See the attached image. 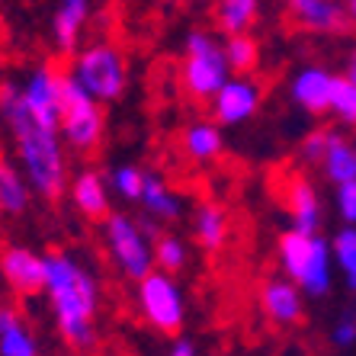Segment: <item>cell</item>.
<instances>
[{
	"label": "cell",
	"instance_id": "836d02e7",
	"mask_svg": "<svg viewBox=\"0 0 356 356\" xmlns=\"http://www.w3.org/2000/svg\"><path fill=\"white\" fill-rule=\"evenodd\" d=\"M343 74L350 77V81L356 83V45L350 49V55H347V65H343Z\"/></svg>",
	"mask_w": 356,
	"mask_h": 356
},
{
	"label": "cell",
	"instance_id": "f546056e",
	"mask_svg": "<svg viewBox=\"0 0 356 356\" xmlns=\"http://www.w3.org/2000/svg\"><path fill=\"white\" fill-rule=\"evenodd\" d=\"M331 135H334V129H324V125L305 132V138L298 141V158H302V164H315V167L321 164L324 154H327V145H331Z\"/></svg>",
	"mask_w": 356,
	"mask_h": 356
},
{
	"label": "cell",
	"instance_id": "6da1fadb",
	"mask_svg": "<svg viewBox=\"0 0 356 356\" xmlns=\"http://www.w3.org/2000/svg\"><path fill=\"white\" fill-rule=\"evenodd\" d=\"M0 119L7 125L13 151L19 158L26 180L39 199H61L71 183L67 170V145L58 125L45 122L26 106L23 87L13 81L0 83Z\"/></svg>",
	"mask_w": 356,
	"mask_h": 356
},
{
	"label": "cell",
	"instance_id": "83f0119b",
	"mask_svg": "<svg viewBox=\"0 0 356 356\" xmlns=\"http://www.w3.org/2000/svg\"><path fill=\"white\" fill-rule=\"evenodd\" d=\"M327 116H331L340 129H356V83L350 81L347 74L337 77V87H334Z\"/></svg>",
	"mask_w": 356,
	"mask_h": 356
},
{
	"label": "cell",
	"instance_id": "1f68e13d",
	"mask_svg": "<svg viewBox=\"0 0 356 356\" xmlns=\"http://www.w3.org/2000/svg\"><path fill=\"white\" fill-rule=\"evenodd\" d=\"M334 212L343 225H356V177L334 186Z\"/></svg>",
	"mask_w": 356,
	"mask_h": 356
},
{
	"label": "cell",
	"instance_id": "603a6c76",
	"mask_svg": "<svg viewBox=\"0 0 356 356\" xmlns=\"http://www.w3.org/2000/svg\"><path fill=\"white\" fill-rule=\"evenodd\" d=\"M260 3L264 0H216L212 3V19L222 35L254 33L260 23Z\"/></svg>",
	"mask_w": 356,
	"mask_h": 356
},
{
	"label": "cell",
	"instance_id": "d6986e66",
	"mask_svg": "<svg viewBox=\"0 0 356 356\" xmlns=\"http://www.w3.org/2000/svg\"><path fill=\"white\" fill-rule=\"evenodd\" d=\"M180 148L186 154V161L193 164H212V161L222 158L225 151V132L216 119H193V122L183 125L180 132Z\"/></svg>",
	"mask_w": 356,
	"mask_h": 356
},
{
	"label": "cell",
	"instance_id": "484cf974",
	"mask_svg": "<svg viewBox=\"0 0 356 356\" xmlns=\"http://www.w3.org/2000/svg\"><path fill=\"white\" fill-rule=\"evenodd\" d=\"M331 250H334V266H337L347 292H356V225H343L334 234Z\"/></svg>",
	"mask_w": 356,
	"mask_h": 356
},
{
	"label": "cell",
	"instance_id": "cb8c5ba5",
	"mask_svg": "<svg viewBox=\"0 0 356 356\" xmlns=\"http://www.w3.org/2000/svg\"><path fill=\"white\" fill-rule=\"evenodd\" d=\"M318 170H321V177L327 183H347L356 177V145L347 138V135L334 132L331 135V145H327V154H324V161L318 164Z\"/></svg>",
	"mask_w": 356,
	"mask_h": 356
},
{
	"label": "cell",
	"instance_id": "3957f363",
	"mask_svg": "<svg viewBox=\"0 0 356 356\" xmlns=\"http://www.w3.org/2000/svg\"><path fill=\"white\" fill-rule=\"evenodd\" d=\"M276 264H280V273L298 282L308 298L331 296L337 266H334L331 241L321 232L308 234L298 228H286L276 241Z\"/></svg>",
	"mask_w": 356,
	"mask_h": 356
},
{
	"label": "cell",
	"instance_id": "7a4b0ae2",
	"mask_svg": "<svg viewBox=\"0 0 356 356\" xmlns=\"http://www.w3.org/2000/svg\"><path fill=\"white\" fill-rule=\"evenodd\" d=\"M45 257V296L61 340L74 353H90L97 347V312L103 302L93 270L77 254L51 248Z\"/></svg>",
	"mask_w": 356,
	"mask_h": 356
},
{
	"label": "cell",
	"instance_id": "8fae6325",
	"mask_svg": "<svg viewBox=\"0 0 356 356\" xmlns=\"http://www.w3.org/2000/svg\"><path fill=\"white\" fill-rule=\"evenodd\" d=\"M305 292L298 282H292L286 273L266 276L257 289V302L260 312L270 324L276 327H298L302 318H305Z\"/></svg>",
	"mask_w": 356,
	"mask_h": 356
},
{
	"label": "cell",
	"instance_id": "2e32d148",
	"mask_svg": "<svg viewBox=\"0 0 356 356\" xmlns=\"http://www.w3.org/2000/svg\"><path fill=\"white\" fill-rule=\"evenodd\" d=\"M61 77H65V71H58L55 65L45 61V65H35L26 74V81L19 83L26 106L51 125H58V113H61Z\"/></svg>",
	"mask_w": 356,
	"mask_h": 356
},
{
	"label": "cell",
	"instance_id": "9c48e42d",
	"mask_svg": "<svg viewBox=\"0 0 356 356\" xmlns=\"http://www.w3.org/2000/svg\"><path fill=\"white\" fill-rule=\"evenodd\" d=\"M264 106V87L254 74H232L218 87V93L209 99V116L222 129L248 125Z\"/></svg>",
	"mask_w": 356,
	"mask_h": 356
},
{
	"label": "cell",
	"instance_id": "ffe728a7",
	"mask_svg": "<svg viewBox=\"0 0 356 356\" xmlns=\"http://www.w3.org/2000/svg\"><path fill=\"white\" fill-rule=\"evenodd\" d=\"M138 206L145 209V216H151L154 222H161V225L180 222L183 212H186L183 196L170 186V183H167L164 174H158V170H148V174H145V190H141Z\"/></svg>",
	"mask_w": 356,
	"mask_h": 356
},
{
	"label": "cell",
	"instance_id": "d590c367",
	"mask_svg": "<svg viewBox=\"0 0 356 356\" xmlns=\"http://www.w3.org/2000/svg\"><path fill=\"white\" fill-rule=\"evenodd\" d=\"M164 3H183V0H164Z\"/></svg>",
	"mask_w": 356,
	"mask_h": 356
},
{
	"label": "cell",
	"instance_id": "30bf717a",
	"mask_svg": "<svg viewBox=\"0 0 356 356\" xmlns=\"http://www.w3.org/2000/svg\"><path fill=\"white\" fill-rule=\"evenodd\" d=\"M337 77L327 65H318V61H308V65L296 67L286 83V93H289V103L305 113V116H327L331 109V97L334 87H337Z\"/></svg>",
	"mask_w": 356,
	"mask_h": 356
},
{
	"label": "cell",
	"instance_id": "4dcf8cb0",
	"mask_svg": "<svg viewBox=\"0 0 356 356\" xmlns=\"http://www.w3.org/2000/svg\"><path fill=\"white\" fill-rule=\"evenodd\" d=\"M331 343L334 347H340V350H350V347H356V312L353 308H343L337 318H334V324H331Z\"/></svg>",
	"mask_w": 356,
	"mask_h": 356
},
{
	"label": "cell",
	"instance_id": "d6a6232c",
	"mask_svg": "<svg viewBox=\"0 0 356 356\" xmlns=\"http://www.w3.org/2000/svg\"><path fill=\"white\" fill-rule=\"evenodd\" d=\"M167 356H199V350H196V343H193V340L174 337V343L167 347Z\"/></svg>",
	"mask_w": 356,
	"mask_h": 356
},
{
	"label": "cell",
	"instance_id": "ac0fdd59",
	"mask_svg": "<svg viewBox=\"0 0 356 356\" xmlns=\"http://www.w3.org/2000/svg\"><path fill=\"white\" fill-rule=\"evenodd\" d=\"M232 238V216L228 209L216 199H202L193 209V241L206 254H222L225 244Z\"/></svg>",
	"mask_w": 356,
	"mask_h": 356
},
{
	"label": "cell",
	"instance_id": "277c9868",
	"mask_svg": "<svg viewBox=\"0 0 356 356\" xmlns=\"http://www.w3.org/2000/svg\"><path fill=\"white\" fill-rule=\"evenodd\" d=\"M228 77L232 65L225 55V39L209 29H193L180 51V90L193 103H209Z\"/></svg>",
	"mask_w": 356,
	"mask_h": 356
},
{
	"label": "cell",
	"instance_id": "f1b7e54d",
	"mask_svg": "<svg viewBox=\"0 0 356 356\" xmlns=\"http://www.w3.org/2000/svg\"><path fill=\"white\" fill-rule=\"evenodd\" d=\"M145 174L138 164H116L109 170V190L125 202H141V190H145Z\"/></svg>",
	"mask_w": 356,
	"mask_h": 356
},
{
	"label": "cell",
	"instance_id": "4fadbf2b",
	"mask_svg": "<svg viewBox=\"0 0 356 356\" xmlns=\"http://www.w3.org/2000/svg\"><path fill=\"white\" fill-rule=\"evenodd\" d=\"M282 7L302 33L343 35L353 29L343 0H282Z\"/></svg>",
	"mask_w": 356,
	"mask_h": 356
},
{
	"label": "cell",
	"instance_id": "8992f818",
	"mask_svg": "<svg viewBox=\"0 0 356 356\" xmlns=\"http://www.w3.org/2000/svg\"><path fill=\"white\" fill-rule=\"evenodd\" d=\"M58 129L65 145L74 154H97L106 138V113L97 97L83 90L81 83L65 71L61 77V113Z\"/></svg>",
	"mask_w": 356,
	"mask_h": 356
},
{
	"label": "cell",
	"instance_id": "e575fe53",
	"mask_svg": "<svg viewBox=\"0 0 356 356\" xmlns=\"http://www.w3.org/2000/svg\"><path fill=\"white\" fill-rule=\"evenodd\" d=\"M343 7H347V17H350V26L356 29V0H343Z\"/></svg>",
	"mask_w": 356,
	"mask_h": 356
},
{
	"label": "cell",
	"instance_id": "7c38bea8",
	"mask_svg": "<svg viewBox=\"0 0 356 356\" xmlns=\"http://www.w3.org/2000/svg\"><path fill=\"white\" fill-rule=\"evenodd\" d=\"M0 276L13 296H39L45 292V257L26 244H3L0 248Z\"/></svg>",
	"mask_w": 356,
	"mask_h": 356
},
{
	"label": "cell",
	"instance_id": "7402d4cb",
	"mask_svg": "<svg viewBox=\"0 0 356 356\" xmlns=\"http://www.w3.org/2000/svg\"><path fill=\"white\" fill-rule=\"evenodd\" d=\"M0 356H39V340L13 305H0Z\"/></svg>",
	"mask_w": 356,
	"mask_h": 356
},
{
	"label": "cell",
	"instance_id": "44dd1931",
	"mask_svg": "<svg viewBox=\"0 0 356 356\" xmlns=\"http://www.w3.org/2000/svg\"><path fill=\"white\" fill-rule=\"evenodd\" d=\"M33 186L26 180L23 167H17L10 158L0 154V212L10 218L26 216V209L33 202Z\"/></svg>",
	"mask_w": 356,
	"mask_h": 356
},
{
	"label": "cell",
	"instance_id": "4316f807",
	"mask_svg": "<svg viewBox=\"0 0 356 356\" xmlns=\"http://www.w3.org/2000/svg\"><path fill=\"white\" fill-rule=\"evenodd\" d=\"M154 266L164 270V273H174L180 276L186 266H190V248L180 234H170V232H161L154 238Z\"/></svg>",
	"mask_w": 356,
	"mask_h": 356
},
{
	"label": "cell",
	"instance_id": "5b68a950",
	"mask_svg": "<svg viewBox=\"0 0 356 356\" xmlns=\"http://www.w3.org/2000/svg\"><path fill=\"white\" fill-rule=\"evenodd\" d=\"M67 74L81 83L83 90L97 97L103 106L119 103L129 90V58L116 42L97 39L87 42L71 55V67Z\"/></svg>",
	"mask_w": 356,
	"mask_h": 356
},
{
	"label": "cell",
	"instance_id": "5bb4252c",
	"mask_svg": "<svg viewBox=\"0 0 356 356\" xmlns=\"http://www.w3.org/2000/svg\"><path fill=\"white\" fill-rule=\"evenodd\" d=\"M282 206H286V216H289V228L315 234L321 232L324 225V202L318 186L308 177L292 174L286 177V186H282Z\"/></svg>",
	"mask_w": 356,
	"mask_h": 356
},
{
	"label": "cell",
	"instance_id": "52a82bcc",
	"mask_svg": "<svg viewBox=\"0 0 356 356\" xmlns=\"http://www.w3.org/2000/svg\"><path fill=\"white\" fill-rule=\"evenodd\" d=\"M135 305L141 321L164 337H180L186 327V296L180 280L158 266L135 282Z\"/></svg>",
	"mask_w": 356,
	"mask_h": 356
},
{
	"label": "cell",
	"instance_id": "d4e9b609",
	"mask_svg": "<svg viewBox=\"0 0 356 356\" xmlns=\"http://www.w3.org/2000/svg\"><path fill=\"white\" fill-rule=\"evenodd\" d=\"M225 55L232 65V74H257L264 61V45L254 33L225 35Z\"/></svg>",
	"mask_w": 356,
	"mask_h": 356
},
{
	"label": "cell",
	"instance_id": "9a60e30c",
	"mask_svg": "<svg viewBox=\"0 0 356 356\" xmlns=\"http://www.w3.org/2000/svg\"><path fill=\"white\" fill-rule=\"evenodd\" d=\"M93 17V0H55V10H51V45L58 55H74L81 49L83 33H87V23Z\"/></svg>",
	"mask_w": 356,
	"mask_h": 356
},
{
	"label": "cell",
	"instance_id": "e0dca14e",
	"mask_svg": "<svg viewBox=\"0 0 356 356\" xmlns=\"http://www.w3.org/2000/svg\"><path fill=\"white\" fill-rule=\"evenodd\" d=\"M67 196H71V206L81 218L87 222H103V218L113 212L109 199H113V190H109V177H103L93 167H83L71 177L67 183Z\"/></svg>",
	"mask_w": 356,
	"mask_h": 356
},
{
	"label": "cell",
	"instance_id": "ba28073f",
	"mask_svg": "<svg viewBox=\"0 0 356 356\" xmlns=\"http://www.w3.org/2000/svg\"><path fill=\"white\" fill-rule=\"evenodd\" d=\"M99 225H103L106 254L122 280L138 282L154 270V241L145 234L138 218L129 212H109Z\"/></svg>",
	"mask_w": 356,
	"mask_h": 356
}]
</instances>
